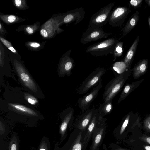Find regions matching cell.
Segmentation results:
<instances>
[{
    "label": "cell",
    "instance_id": "6da1fadb",
    "mask_svg": "<svg viewBox=\"0 0 150 150\" xmlns=\"http://www.w3.org/2000/svg\"><path fill=\"white\" fill-rule=\"evenodd\" d=\"M4 87V99L0 100V109L11 122L33 127L44 119L39 111L28 102L26 97L29 92L22 87L11 86L8 81Z\"/></svg>",
    "mask_w": 150,
    "mask_h": 150
},
{
    "label": "cell",
    "instance_id": "7a4b0ae2",
    "mask_svg": "<svg viewBox=\"0 0 150 150\" xmlns=\"http://www.w3.org/2000/svg\"><path fill=\"white\" fill-rule=\"evenodd\" d=\"M13 72L21 87L38 99H45L42 90L24 65L17 60L13 61Z\"/></svg>",
    "mask_w": 150,
    "mask_h": 150
},
{
    "label": "cell",
    "instance_id": "3957f363",
    "mask_svg": "<svg viewBox=\"0 0 150 150\" xmlns=\"http://www.w3.org/2000/svg\"><path fill=\"white\" fill-rule=\"evenodd\" d=\"M132 72V69H127L110 81L104 88L102 100L105 103L113 100L120 91Z\"/></svg>",
    "mask_w": 150,
    "mask_h": 150
},
{
    "label": "cell",
    "instance_id": "277c9868",
    "mask_svg": "<svg viewBox=\"0 0 150 150\" xmlns=\"http://www.w3.org/2000/svg\"><path fill=\"white\" fill-rule=\"evenodd\" d=\"M119 41L116 38L111 37L89 46L86 49V51L96 57L112 54L115 46Z\"/></svg>",
    "mask_w": 150,
    "mask_h": 150
},
{
    "label": "cell",
    "instance_id": "5b68a950",
    "mask_svg": "<svg viewBox=\"0 0 150 150\" xmlns=\"http://www.w3.org/2000/svg\"><path fill=\"white\" fill-rule=\"evenodd\" d=\"M114 3L111 2L100 9L91 17L89 25L94 28H102L108 22Z\"/></svg>",
    "mask_w": 150,
    "mask_h": 150
},
{
    "label": "cell",
    "instance_id": "8992f818",
    "mask_svg": "<svg viewBox=\"0 0 150 150\" xmlns=\"http://www.w3.org/2000/svg\"><path fill=\"white\" fill-rule=\"evenodd\" d=\"M106 71L104 67H98L93 71L84 80L78 88V93L83 94L98 84Z\"/></svg>",
    "mask_w": 150,
    "mask_h": 150
},
{
    "label": "cell",
    "instance_id": "52a82bcc",
    "mask_svg": "<svg viewBox=\"0 0 150 150\" xmlns=\"http://www.w3.org/2000/svg\"><path fill=\"white\" fill-rule=\"evenodd\" d=\"M74 113V109L69 107L59 115L61 121L59 130L61 142L65 139L67 136L68 127H71L75 119Z\"/></svg>",
    "mask_w": 150,
    "mask_h": 150
},
{
    "label": "cell",
    "instance_id": "ba28073f",
    "mask_svg": "<svg viewBox=\"0 0 150 150\" xmlns=\"http://www.w3.org/2000/svg\"><path fill=\"white\" fill-rule=\"evenodd\" d=\"M112 34L105 32L102 28H94L88 25L86 31L83 33L80 41L82 44L105 38Z\"/></svg>",
    "mask_w": 150,
    "mask_h": 150
},
{
    "label": "cell",
    "instance_id": "9c48e42d",
    "mask_svg": "<svg viewBox=\"0 0 150 150\" xmlns=\"http://www.w3.org/2000/svg\"><path fill=\"white\" fill-rule=\"evenodd\" d=\"M130 9L125 6H118L112 11L110 15L109 24L113 27L121 28Z\"/></svg>",
    "mask_w": 150,
    "mask_h": 150
},
{
    "label": "cell",
    "instance_id": "30bf717a",
    "mask_svg": "<svg viewBox=\"0 0 150 150\" xmlns=\"http://www.w3.org/2000/svg\"><path fill=\"white\" fill-rule=\"evenodd\" d=\"M71 50L67 52L62 56L58 64L57 71L59 76L63 77L69 76L72 74V70L74 67V61L70 56Z\"/></svg>",
    "mask_w": 150,
    "mask_h": 150
},
{
    "label": "cell",
    "instance_id": "8fae6325",
    "mask_svg": "<svg viewBox=\"0 0 150 150\" xmlns=\"http://www.w3.org/2000/svg\"><path fill=\"white\" fill-rule=\"evenodd\" d=\"M106 120L104 118L101 121L98 120L92 134V142L89 150H98L104 137L106 128Z\"/></svg>",
    "mask_w": 150,
    "mask_h": 150
},
{
    "label": "cell",
    "instance_id": "7c38bea8",
    "mask_svg": "<svg viewBox=\"0 0 150 150\" xmlns=\"http://www.w3.org/2000/svg\"><path fill=\"white\" fill-rule=\"evenodd\" d=\"M102 87V79L96 86L94 87L89 93L79 99L78 104L83 113L89 109L90 104L98 96L99 91Z\"/></svg>",
    "mask_w": 150,
    "mask_h": 150
},
{
    "label": "cell",
    "instance_id": "4fadbf2b",
    "mask_svg": "<svg viewBox=\"0 0 150 150\" xmlns=\"http://www.w3.org/2000/svg\"><path fill=\"white\" fill-rule=\"evenodd\" d=\"M96 109L94 108L88 109L84 112L78 115L74 123L72 124L73 127L80 130L82 132L86 130L95 113Z\"/></svg>",
    "mask_w": 150,
    "mask_h": 150
},
{
    "label": "cell",
    "instance_id": "5bb4252c",
    "mask_svg": "<svg viewBox=\"0 0 150 150\" xmlns=\"http://www.w3.org/2000/svg\"><path fill=\"white\" fill-rule=\"evenodd\" d=\"M85 13L84 8L82 7L69 11L63 15L62 22L68 24L74 22L76 25L83 19Z\"/></svg>",
    "mask_w": 150,
    "mask_h": 150
},
{
    "label": "cell",
    "instance_id": "9a60e30c",
    "mask_svg": "<svg viewBox=\"0 0 150 150\" xmlns=\"http://www.w3.org/2000/svg\"><path fill=\"white\" fill-rule=\"evenodd\" d=\"M20 142L18 135L14 132L8 140L0 141V150H19Z\"/></svg>",
    "mask_w": 150,
    "mask_h": 150
},
{
    "label": "cell",
    "instance_id": "2e32d148",
    "mask_svg": "<svg viewBox=\"0 0 150 150\" xmlns=\"http://www.w3.org/2000/svg\"><path fill=\"white\" fill-rule=\"evenodd\" d=\"M98 109H96L95 112L86 129L85 135L82 141V150H85L91 138L94 130L98 121Z\"/></svg>",
    "mask_w": 150,
    "mask_h": 150
},
{
    "label": "cell",
    "instance_id": "e0dca14e",
    "mask_svg": "<svg viewBox=\"0 0 150 150\" xmlns=\"http://www.w3.org/2000/svg\"><path fill=\"white\" fill-rule=\"evenodd\" d=\"M148 60L144 59L139 61L132 69L133 78L137 79L144 74L147 72L148 68Z\"/></svg>",
    "mask_w": 150,
    "mask_h": 150
},
{
    "label": "cell",
    "instance_id": "ac0fdd59",
    "mask_svg": "<svg viewBox=\"0 0 150 150\" xmlns=\"http://www.w3.org/2000/svg\"><path fill=\"white\" fill-rule=\"evenodd\" d=\"M139 38L138 36L135 39L130 48L128 50L123 59L127 69H130L132 62L134 59Z\"/></svg>",
    "mask_w": 150,
    "mask_h": 150
},
{
    "label": "cell",
    "instance_id": "d6986e66",
    "mask_svg": "<svg viewBox=\"0 0 150 150\" xmlns=\"http://www.w3.org/2000/svg\"><path fill=\"white\" fill-rule=\"evenodd\" d=\"M139 11H137L129 19L124 27L122 30V34L119 40L122 39L129 33L136 26L139 20Z\"/></svg>",
    "mask_w": 150,
    "mask_h": 150
},
{
    "label": "cell",
    "instance_id": "ffe728a7",
    "mask_svg": "<svg viewBox=\"0 0 150 150\" xmlns=\"http://www.w3.org/2000/svg\"><path fill=\"white\" fill-rule=\"evenodd\" d=\"M145 80V79H143L130 83H127L120 95L118 103H119L124 100L133 91L137 88Z\"/></svg>",
    "mask_w": 150,
    "mask_h": 150
},
{
    "label": "cell",
    "instance_id": "44dd1931",
    "mask_svg": "<svg viewBox=\"0 0 150 150\" xmlns=\"http://www.w3.org/2000/svg\"><path fill=\"white\" fill-rule=\"evenodd\" d=\"M112 102V101H110L105 103H103L100 105L98 112L99 121H102L104 116L111 112L113 108Z\"/></svg>",
    "mask_w": 150,
    "mask_h": 150
},
{
    "label": "cell",
    "instance_id": "7402d4cb",
    "mask_svg": "<svg viewBox=\"0 0 150 150\" xmlns=\"http://www.w3.org/2000/svg\"><path fill=\"white\" fill-rule=\"evenodd\" d=\"M11 132V129L8 122L2 118L0 117V141H6Z\"/></svg>",
    "mask_w": 150,
    "mask_h": 150
},
{
    "label": "cell",
    "instance_id": "603a6c76",
    "mask_svg": "<svg viewBox=\"0 0 150 150\" xmlns=\"http://www.w3.org/2000/svg\"><path fill=\"white\" fill-rule=\"evenodd\" d=\"M82 132L81 131L72 144L69 150H82Z\"/></svg>",
    "mask_w": 150,
    "mask_h": 150
},
{
    "label": "cell",
    "instance_id": "cb8c5ba5",
    "mask_svg": "<svg viewBox=\"0 0 150 150\" xmlns=\"http://www.w3.org/2000/svg\"><path fill=\"white\" fill-rule=\"evenodd\" d=\"M123 42L119 41L116 44L112 54L114 57V61H115L117 57L122 55L123 51Z\"/></svg>",
    "mask_w": 150,
    "mask_h": 150
},
{
    "label": "cell",
    "instance_id": "d4e9b609",
    "mask_svg": "<svg viewBox=\"0 0 150 150\" xmlns=\"http://www.w3.org/2000/svg\"><path fill=\"white\" fill-rule=\"evenodd\" d=\"M51 145L48 138L44 136L41 140L37 150H50Z\"/></svg>",
    "mask_w": 150,
    "mask_h": 150
},
{
    "label": "cell",
    "instance_id": "484cf974",
    "mask_svg": "<svg viewBox=\"0 0 150 150\" xmlns=\"http://www.w3.org/2000/svg\"><path fill=\"white\" fill-rule=\"evenodd\" d=\"M1 19L6 24L13 23L18 21L19 18L14 15H1Z\"/></svg>",
    "mask_w": 150,
    "mask_h": 150
},
{
    "label": "cell",
    "instance_id": "4316f807",
    "mask_svg": "<svg viewBox=\"0 0 150 150\" xmlns=\"http://www.w3.org/2000/svg\"><path fill=\"white\" fill-rule=\"evenodd\" d=\"M133 112H130L129 113L125 116L123 119L120 129L119 130V134L120 135H122L125 131L127 127L131 116L133 114Z\"/></svg>",
    "mask_w": 150,
    "mask_h": 150
},
{
    "label": "cell",
    "instance_id": "83f0119b",
    "mask_svg": "<svg viewBox=\"0 0 150 150\" xmlns=\"http://www.w3.org/2000/svg\"><path fill=\"white\" fill-rule=\"evenodd\" d=\"M25 1L21 0H15L14 4L19 9H23L26 7V3Z\"/></svg>",
    "mask_w": 150,
    "mask_h": 150
},
{
    "label": "cell",
    "instance_id": "f1b7e54d",
    "mask_svg": "<svg viewBox=\"0 0 150 150\" xmlns=\"http://www.w3.org/2000/svg\"><path fill=\"white\" fill-rule=\"evenodd\" d=\"M142 1V0H131L130 4L134 8L137 9L140 6Z\"/></svg>",
    "mask_w": 150,
    "mask_h": 150
},
{
    "label": "cell",
    "instance_id": "f546056e",
    "mask_svg": "<svg viewBox=\"0 0 150 150\" xmlns=\"http://www.w3.org/2000/svg\"><path fill=\"white\" fill-rule=\"evenodd\" d=\"M144 124L145 127L150 130V114L146 116L144 121Z\"/></svg>",
    "mask_w": 150,
    "mask_h": 150
},
{
    "label": "cell",
    "instance_id": "4dcf8cb0",
    "mask_svg": "<svg viewBox=\"0 0 150 150\" xmlns=\"http://www.w3.org/2000/svg\"><path fill=\"white\" fill-rule=\"evenodd\" d=\"M28 45L33 49H37L40 46V44L36 42H30L28 43Z\"/></svg>",
    "mask_w": 150,
    "mask_h": 150
},
{
    "label": "cell",
    "instance_id": "1f68e13d",
    "mask_svg": "<svg viewBox=\"0 0 150 150\" xmlns=\"http://www.w3.org/2000/svg\"><path fill=\"white\" fill-rule=\"evenodd\" d=\"M0 39L3 44L8 48L12 46V44L10 42L6 40L1 36L0 37Z\"/></svg>",
    "mask_w": 150,
    "mask_h": 150
},
{
    "label": "cell",
    "instance_id": "d6a6232c",
    "mask_svg": "<svg viewBox=\"0 0 150 150\" xmlns=\"http://www.w3.org/2000/svg\"><path fill=\"white\" fill-rule=\"evenodd\" d=\"M40 33L42 36L44 38H47L48 34L47 31L44 29H42L40 30Z\"/></svg>",
    "mask_w": 150,
    "mask_h": 150
},
{
    "label": "cell",
    "instance_id": "836d02e7",
    "mask_svg": "<svg viewBox=\"0 0 150 150\" xmlns=\"http://www.w3.org/2000/svg\"><path fill=\"white\" fill-rule=\"evenodd\" d=\"M26 31L29 34H31L33 33V30L32 28L30 26H28L26 28Z\"/></svg>",
    "mask_w": 150,
    "mask_h": 150
},
{
    "label": "cell",
    "instance_id": "e575fe53",
    "mask_svg": "<svg viewBox=\"0 0 150 150\" xmlns=\"http://www.w3.org/2000/svg\"><path fill=\"white\" fill-rule=\"evenodd\" d=\"M8 49L10 50L12 52L16 54H18L15 48L12 46H10Z\"/></svg>",
    "mask_w": 150,
    "mask_h": 150
},
{
    "label": "cell",
    "instance_id": "d590c367",
    "mask_svg": "<svg viewBox=\"0 0 150 150\" xmlns=\"http://www.w3.org/2000/svg\"><path fill=\"white\" fill-rule=\"evenodd\" d=\"M54 150H62L61 148L59 147V143H57L55 144Z\"/></svg>",
    "mask_w": 150,
    "mask_h": 150
},
{
    "label": "cell",
    "instance_id": "8d00e7d4",
    "mask_svg": "<svg viewBox=\"0 0 150 150\" xmlns=\"http://www.w3.org/2000/svg\"><path fill=\"white\" fill-rule=\"evenodd\" d=\"M145 2L148 4L149 6H150V0H145Z\"/></svg>",
    "mask_w": 150,
    "mask_h": 150
},
{
    "label": "cell",
    "instance_id": "74e56055",
    "mask_svg": "<svg viewBox=\"0 0 150 150\" xmlns=\"http://www.w3.org/2000/svg\"><path fill=\"white\" fill-rule=\"evenodd\" d=\"M145 149L146 150H150V146H146L145 147Z\"/></svg>",
    "mask_w": 150,
    "mask_h": 150
},
{
    "label": "cell",
    "instance_id": "f35d334b",
    "mask_svg": "<svg viewBox=\"0 0 150 150\" xmlns=\"http://www.w3.org/2000/svg\"><path fill=\"white\" fill-rule=\"evenodd\" d=\"M146 140L148 143L150 144V137L147 138Z\"/></svg>",
    "mask_w": 150,
    "mask_h": 150
},
{
    "label": "cell",
    "instance_id": "ab89813d",
    "mask_svg": "<svg viewBox=\"0 0 150 150\" xmlns=\"http://www.w3.org/2000/svg\"><path fill=\"white\" fill-rule=\"evenodd\" d=\"M148 21L149 24V26L150 28V16H149L148 17Z\"/></svg>",
    "mask_w": 150,
    "mask_h": 150
},
{
    "label": "cell",
    "instance_id": "60d3db41",
    "mask_svg": "<svg viewBox=\"0 0 150 150\" xmlns=\"http://www.w3.org/2000/svg\"><path fill=\"white\" fill-rule=\"evenodd\" d=\"M29 150H36V149L35 148L33 147Z\"/></svg>",
    "mask_w": 150,
    "mask_h": 150
}]
</instances>
